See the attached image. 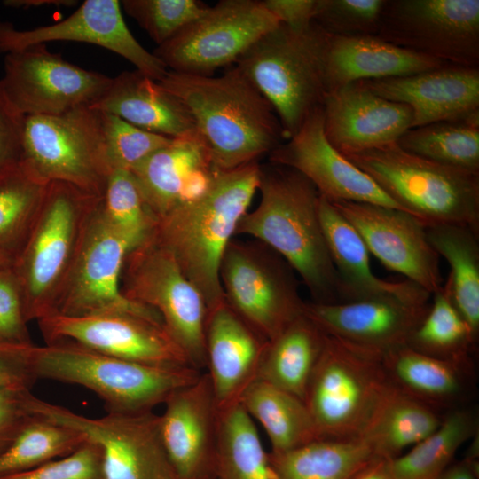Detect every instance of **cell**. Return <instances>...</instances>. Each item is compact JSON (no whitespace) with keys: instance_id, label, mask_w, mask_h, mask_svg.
<instances>
[{"instance_id":"obj_51","label":"cell","mask_w":479,"mask_h":479,"mask_svg":"<svg viewBox=\"0 0 479 479\" xmlns=\"http://www.w3.org/2000/svg\"><path fill=\"white\" fill-rule=\"evenodd\" d=\"M264 6L279 20L294 30L313 23L317 0H263Z\"/></svg>"},{"instance_id":"obj_53","label":"cell","mask_w":479,"mask_h":479,"mask_svg":"<svg viewBox=\"0 0 479 479\" xmlns=\"http://www.w3.org/2000/svg\"><path fill=\"white\" fill-rule=\"evenodd\" d=\"M351 479H394L390 459L377 458L358 471Z\"/></svg>"},{"instance_id":"obj_7","label":"cell","mask_w":479,"mask_h":479,"mask_svg":"<svg viewBox=\"0 0 479 479\" xmlns=\"http://www.w3.org/2000/svg\"><path fill=\"white\" fill-rule=\"evenodd\" d=\"M327 35L314 22L301 30L280 24L235 63L271 105L287 140L323 106L327 95Z\"/></svg>"},{"instance_id":"obj_42","label":"cell","mask_w":479,"mask_h":479,"mask_svg":"<svg viewBox=\"0 0 479 479\" xmlns=\"http://www.w3.org/2000/svg\"><path fill=\"white\" fill-rule=\"evenodd\" d=\"M99 209L128 252L151 240L157 220L130 171L114 170L107 178Z\"/></svg>"},{"instance_id":"obj_4","label":"cell","mask_w":479,"mask_h":479,"mask_svg":"<svg viewBox=\"0 0 479 479\" xmlns=\"http://www.w3.org/2000/svg\"><path fill=\"white\" fill-rule=\"evenodd\" d=\"M100 199L68 183H49L36 216L11 264L27 322L55 313Z\"/></svg>"},{"instance_id":"obj_46","label":"cell","mask_w":479,"mask_h":479,"mask_svg":"<svg viewBox=\"0 0 479 479\" xmlns=\"http://www.w3.org/2000/svg\"><path fill=\"white\" fill-rule=\"evenodd\" d=\"M0 479H103L100 447L86 441L73 453Z\"/></svg>"},{"instance_id":"obj_14","label":"cell","mask_w":479,"mask_h":479,"mask_svg":"<svg viewBox=\"0 0 479 479\" xmlns=\"http://www.w3.org/2000/svg\"><path fill=\"white\" fill-rule=\"evenodd\" d=\"M377 36L449 65L479 67V1L386 0Z\"/></svg>"},{"instance_id":"obj_50","label":"cell","mask_w":479,"mask_h":479,"mask_svg":"<svg viewBox=\"0 0 479 479\" xmlns=\"http://www.w3.org/2000/svg\"><path fill=\"white\" fill-rule=\"evenodd\" d=\"M27 346L0 344V389L31 390L36 379L27 364Z\"/></svg>"},{"instance_id":"obj_3","label":"cell","mask_w":479,"mask_h":479,"mask_svg":"<svg viewBox=\"0 0 479 479\" xmlns=\"http://www.w3.org/2000/svg\"><path fill=\"white\" fill-rule=\"evenodd\" d=\"M260 173L257 161L216 170L201 194L157 221L153 239L201 294L208 312L224 302L221 261L258 191Z\"/></svg>"},{"instance_id":"obj_29","label":"cell","mask_w":479,"mask_h":479,"mask_svg":"<svg viewBox=\"0 0 479 479\" xmlns=\"http://www.w3.org/2000/svg\"><path fill=\"white\" fill-rule=\"evenodd\" d=\"M327 35L325 59L327 94L360 81L407 76L449 65L377 35Z\"/></svg>"},{"instance_id":"obj_47","label":"cell","mask_w":479,"mask_h":479,"mask_svg":"<svg viewBox=\"0 0 479 479\" xmlns=\"http://www.w3.org/2000/svg\"><path fill=\"white\" fill-rule=\"evenodd\" d=\"M27 323L20 288L11 265L0 269V344H33Z\"/></svg>"},{"instance_id":"obj_15","label":"cell","mask_w":479,"mask_h":479,"mask_svg":"<svg viewBox=\"0 0 479 479\" xmlns=\"http://www.w3.org/2000/svg\"><path fill=\"white\" fill-rule=\"evenodd\" d=\"M112 77L76 66L38 44L4 55L0 82L24 115H56L90 106Z\"/></svg>"},{"instance_id":"obj_41","label":"cell","mask_w":479,"mask_h":479,"mask_svg":"<svg viewBox=\"0 0 479 479\" xmlns=\"http://www.w3.org/2000/svg\"><path fill=\"white\" fill-rule=\"evenodd\" d=\"M87 441L81 432L33 415L0 454V475L27 470L75 452Z\"/></svg>"},{"instance_id":"obj_55","label":"cell","mask_w":479,"mask_h":479,"mask_svg":"<svg viewBox=\"0 0 479 479\" xmlns=\"http://www.w3.org/2000/svg\"><path fill=\"white\" fill-rule=\"evenodd\" d=\"M12 258L7 253L0 250V269L8 267L12 264Z\"/></svg>"},{"instance_id":"obj_8","label":"cell","mask_w":479,"mask_h":479,"mask_svg":"<svg viewBox=\"0 0 479 479\" xmlns=\"http://www.w3.org/2000/svg\"><path fill=\"white\" fill-rule=\"evenodd\" d=\"M389 387L382 353L327 335L304 398L319 439L361 437Z\"/></svg>"},{"instance_id":"obj_33","label":"cell","mask_w":479,"mask_h":479,"mask_svg":"<svg viewBox=\"0 0 479 479\" xmlns=\"http://www.w3.org/2000/svg\"><path fill=\"white\" fill-rule=\"evenodd\" d=\"M444 415L389 385L361 437L378 458L393 459L434 432Z\"/></svg>"},{"instance_id":"obj_27","label":"cell","mask_w":479,"mask_h":479,"mask_svg":"<svg viewBox=\"0 0 479 479\" xmlns=\"http://www.w3.org/2000/svg\"><path fill=\"white\" fill-rule=\"evenodd\" d=\"M216 169L200 137L173 138L130 173L158 221L193 200L209 185Z\"/></svg>"},{"instance_id":"obj_22","label":"cell","mask_w":479,"mask_h":479,"mask_svg":"<svg viewBox=\"0 0 479 479\" xmlns=\"http://www.w3.org/2000/svg\"><path fill=\"white\" fill-rule=\"evenodd\" d=\"M322 109L326 137L342 154L396 143L412 124L407 105L383 98L361 82L329 92Z\"/></svg>"},{"instance_id":"obj_2","label":"cell","mask_w":479,"mask_h":479,"mask_svg":"<svg viewBox=\"0 0 479 479\" xmlns=\"http://www.w3.org/2000/svg\"><path fill=\"white\" fill-rule=\"evenodd\" d=\"M258 191V205L241 217L235 235L251 237L279 254L300 276L314 302H338V278L316 187L298 171L271 163L261 167Z\"/></svg>"},{"instance_id":"obj_10","label":"cell","mask_w":479,"mask_h":479,"mask_svg":"<svg viewBox=\"0 0 479 479\" xmlns=\"http://www.w3.org/2000/svg\"><path fill=\"white\" fill-rule=\"evenodd\" d=\"M20 161L45 180L101 197L110 174L102 113L80 106L56 115L25 116Z\"/></svg>"},{"instance_id":"obj_12","label":"cell","mask_w":479,"mask_h":479,"mask_svg":"<svg viewBox=\"0 0 479 479\" xmlns=\"http://www.w3.org/2000/svg\"><path fill=\"white\" fill-rule=\"evenodd\" d=\"M27 405L31 414L74 428L98 444L103 479H177L161 442L159 415L153 411L107 412L90 418L44 401L31 391Z\"/></svg>"},{"instance_id":"obj_24","label":"cell","mask_w":479,"mask_h":479,"mask_svg":"<svg viewBox=\"0 0 479 479\" xmlns=\"http://www.w3.org/2000/svg\"><path fill=\"white\" fill-rule=\"evenodd\" d=\"M429 303L395 298L348 302H305L304 314L327 335L365 349L385 353L405 345Z\"/></svg>"},{"instance_id":"obj_16","label":"cell","mask_w":479,"mask_h":479,"mask_svg":"<svg viewBox=\"0 0 479 479\" xmlns=\"http://www.w3.org/2000/svg\"><path fill=\"white\" fill-rule=\"evenodd\" d=\"M127 252L126 245L102 216L98 204L54 314L77 317L121 312L163 325L155 310L127 299L122 293L121 274Z\"/></svg>"},{"instance_id":"obj_34","label":"cell","mask_w":479,"mask_h":479,"mask_svg":"<svg viewBox=\"0 0 479 479\" xmlns=\"http://www.w3.org/2000/svg\"><path fill=\"white\" fill-rule=\"evenodd\" d=\"M377 458L362 437L318 439L285 452H269L272 479H351Z\"/></svg>"},{"instance_id":"obj_38","label":"cell","mask_w":479,"mask_h":479,"mask_svg":"<svg viewBox=\"0 0 479 479\" xmlns=\"http://www.w3.org/2000/svg\"><path fill=\"white\" fill-rule=\"evenodd\" d=\"M397 144L436 163L479 173V117L411 128Z\"/></svg>"},{"instance_id":"obj_20","label":"cell","mask_w":479,"mask_h":479,"mask_svg":"<svg viewBox=\"0 0 479 479\" xmlns=\"http://www.w3.org/2000/svg\"><path fill=\"white\" fill-rule=\"evenodd\" d=\"M269 160L272 164L298 171L332 202H363L402 210L366 173L329 143L324 130L322 106L305 120L294 135L275 148Z\"/></svg>"},{"instance_id":"obj_45","label":"cell","mask_w":479,"mask_h":479,"mask_svg":"<svg viewBox=\"0 0 479 479\" xmlns=\"http://www.w3.org/2000/svg\"><path fill=\"white\" fill-rule=\"evenodd\" d=\"M385 1L317 0L313 22L332 35H377Z\"/></svg>"},{"instance_id":"obj_13","label":"cell","mask_w":479,"mask_h":479,"mask_svg":"<svg viewBox=\"0 0 479 479\" xmlns=\"http://www.w3.org/2000/svg\"><path fill=\"white\" fill-rule=\"evenodd\" d=\"M279 25L263 0H221L153 53L169 71L213 75Z\"/></svg>"},{"instance_id":"obj_18","label":"cell","mask_w":479,"mask_h":479,"mask_svg":"<svg viewBox=\"0 0 479 479\" xmlns=\"http://www.w3.org/2000/svg\"><path fill=\"white\" fill-rule=\"evenodd\" d=\"M122 11L118 0H86L66 19L32 29H17L10 22L0 21V53L5 55L51 42L85 43L120 55L142 74L161 82L169 69L138 43Z\"/></svg>"},{"instance_id":"obj_25","label":"cell","mask_w":479,"mask_h":479,"mask_svg":"<svg viewBox=\"0 0 479 479\" xmlns=\"http://www.w3.org/2000/svg\"><path fill=\"white\" fill-rule=\"evenodd\" d=\"M268 341L225 302L208 312L206 369L219 411L240 404L257 379Z\"/></svg>"},{"instance_id":"obj_35","label":"cell","mask_w":479,"mask_h":479,"mask_svg":"<svg viewBox=\"0 0 479 479\" xmlns=\"http://www.w3.org/2000/svg\"><path fill=\"white\" fill-rule=\"evenodd\" d=\"M240 404L264 428L271 452H285L319 439L304 401L268 382L254 381Z\"/></svg>"},{"instance_id":"obj_31","label":"cell","mask_w":479,"mask_h":479,"mask_svg":"<svg viewBox=\"0 0 479 479\" xmlns=\"http://www.w3.org/2000/svg\"><path fill=\"white\" fill-rule=\"evenodd\" d=\"M327 334L304 313L268 342L257 379L304 401Z\"/></svg>"},{"instance_id":"obj_1","label":"cell","mask_w":479,"mask_h":479,"mask_svg":"<svg viewBox=\"0 0 479 479\" xmlns=\"http://www.w3.org/2000/svg\"><path fill=\"white\" fill-rule=\"evenodd\" d=\"M159 83L187 108L216 170L257 161L287 140L271 105L235 66L218 76L169 70Z\"/></svg>"},{"instance_id":"obj_19","label":"cell","mask_w":479,"mask_h":479,"mask_svg":"<svg viewBox=\"0 0 479 479\" xmlns=\"http://www.w3.org/2000/svg\"><path fill=\"white\" fill-rule=\"evenodd\" d=\"M332 203L356 229L369 253L388 269L405 276L430 294L443 287L439 255L428 241L426 227L417 218L375 204Z\"/></svg>"},{"instance_id":"obj_23","label":"cell","mask_w":479,"mask_h":479,"mask_svg":"<svg viewBox=\"0 0 479 479\" xmlns=\"http://www.w3.org/2000/svg\"><path fill=\"white\" fill-rule=\"evenodd\" d=\"M376 95L407 105L412 128L479 117V67L447 65L412 75L360 81Z\"/></svg>"},{"instance_id":"obj_49","label":"cell","mask_w":479,"mask_h":479,"mask_svg":"<svg viewBox=\"0 0 479 479\" xmlns=\"http://www.w3.org/2000/svg\"><path fill=\"white\" fill-rule=\"evenodd\" d=\"M29 389H0V454L33 417L27 405Z\"/></svg>"},{"instance_id":"obj_36","label":"cell","mask_w":479,"mask_h":479,"mask_svg":"<svg viewBox=\"0 0 479 479\" xmlns=\"http://www.w3.org/2000/svg\"><path fill=\"white\" fill-rule=\"evenodd\" d=\"M477 411L468 405L444 413L440 426L411 450L390 459L394 479H437L462 444L478 434Z\"/></svg>"},{"instance_id":"obj_9","label":"cell","mask_w":479,"mask_h":479,"mask_svg":"<svg viewBox=\"0 0 479 479\" xmlns=\"http://www.w3.org/2000/svg\"><path fill=\"white\" fill-rule=\"evenodd\" d=\"M294 270L275 251L255 240H232L219 278L226 303L268 342L304 313Z\"/></svg>"},{"instance_id":"obj_6","label":"cell","mask_w":479,"mask_h":479,"mask_svg":"<svg viewBox=\"0 0 479 479\" xmlns=\"http://www.w3.org/2000/svg\"><path fill=\"white\" fill-rule=\"evenodd\" d=\"M343 155L426 228L455 224L479 233V173L417 156L397 142Z\"/></svg>"},{"instance_id":"obj_32","label":"cell","mask_w":479,"mask_h":479,"mask_svg":"<svg viewBox=\"0 0 479 479\" xmlns=\"http://www.w3.org/2000/svg\"><path fill=\"white\" fill-rule=\"evenodd\" d=\"M426 229L429 243L450 266V273L443 287L478 342V233L468 227L455 224H438Z\"/></svg>"},{"instance_id":"obj_28","label":"cell","mask_w":479,"mask_h":479,"mask_svg":"<svg viewBox=\"0 0 479 479\" xmlns=\"http://www.w3.org/2000/svg\"><path fill=\"white\" fill-rule=\"evenodd\" d=\"M389 385L441 413L468 405L476 389L475 361L447 360L407 344L382 354Z\"/></svg>"},{"instance_id":"obj_48","label":"cell","mask_w":479,"mask_h":479,"mask_svg":"<svg viewBox=\"0 0 479 479\" xmlns=\"http://www.w3.org/2000/svg\"><path fill=\"white\" fill-rule=\"evenodd\" d=\"M24 122L0 82V172L20 161Z\"/></svg>"},{"instance_id":"obj_52","label":"cell","mask_w":479,"mask_h":479,"mask_svg":"<svg viewBox=\"0 0 479 479\" xmlns=\"http://www.w3.org/2000/svg\"><path fill=\"white\" fill-rule=\"evenodd\" d=\"M437 479H478V462H471L466 459L452 462Z\"/></svg>"},{"instance_id":"obj_54","label":"cell","mask_w":479,"mask_h":479,"mask_svg":"<svg viewBox=\"0 0 479 479\" xmlns=\"http://www.w3.org/2000/svg\"><path fill=\"white\" fill-rule=\"evenodd\" d=\"M74 0H5L3 4L11 8L29 9L41 6H74Z\"/></svg>"},{"instance_id":"obj_17","label":"cell","mask_w":479,"mask_h":479,"mask_svg":"<svg viewBox=\"0 0 479 479\" xmlns=\"http://www.w3.org/2000/svg\"><path fill=\"white\" fill-rule=\"evenodd\" d=\"M37 323L46 343L69 341L129 361L192 366L163 325L139 316L121 312L77 317L52 314Z\"/></svg>"},{"instance_id":"obj_39","label":"cell","mask_w":479,"mask_h":479,"mask_svg":"<svg viewBox=\"0 0 479 479\" xmlns=\"http://www.w3.org/2000/svg\"><path fill=\"white\" fill-rule=\"evenodd\" d=\"M49 183L22 161L0 172V250L12 258L36 216Z\"/></svg>"},{"instance_id":"obj_11","label":"cell","mask_w":479,"mask_h":479,"mask_svg":"<svg viewBox=\"0 0 479 479\" xmlns=\"http://www.w3.org/2000/svg\"><path fill=\"white\" fill-rule=\"evenodd\" d=\"M120 286L127 299L160 315L192 367L200 371L206 368L207 305L171 254L153 236L127 252Z\"/></svg>"},{"instance_id":"obj_30","label":"cell","mask_w":479,"mask_h":479,"mask_svg":"<svg viewBox=\"0 0 479 479\" xmlns=\"http://www.w3.org/2000/svg\"><path fill=\"white\" fill-rule=\"evenodd\" d=\"M90 107L170 138L199 137L185 106L159 82L137 69L113 77Z\"/></svg>"},{"instance_id":"obj_37","label":"cell","mask_w":479,"mask_h":479,"mask_svg":"<svg viewBox=\"0 0 479 479\" xmlns=\"http://www.w3.org/2000/svg\"><path fill=\"white\" fill-rule=\"evenodd\" d=\"M215 479H272L254 420L240 404L219 412Z\"/></svg>"},{"instance_id":"obj_5","label":"cell","mask_w":479,"mask_h":479,"mask_svg":"<svg viewBox=\"0 0 479 479\" xmlns=\"http://www.w3.org/2000/svg\"><path fill=\"white\" fill-rule=\"evenodd\" d=\"M26 357L36 381L82 386L104 401L107 412H114L153 411L202 373L192 366H159L121 359L69 341L27 345Z\"/></svg>"},{"instance_id":"obj_44","label":"cell","mask_w":479,"mask_h":479,"mask_svg":"<svg viewBox=\"0 0 479 479\" xmlns=\"http://www.w3.org/2000/svg\"><path fill=\"white\" fill-rule=\"evenodd\" d=\"M121 6L158 46L173 38L208 9L196 0H124Z\"/></svg>"},{"instance_id":"obj_21","label":"cell","mask_w":479,"mask_h":479,"mask_svg":"<svg viewBox=\"0 0 479 479\" xmlns=\"http://www.w3.org/2000/svg\"><path fill=\"white\" fill-rule=\"evenodd\" d=\"M159 415L161 442L177 479H215L219 409L202 373L165 401Z\"/></svg>"},{"instance_id":"obj_26","label":"cell","mask_w":479,"mask_h":479,"mask_svg":"<svg viewBox=\"0 0 479 479\" xmlns=\"http://www.w3.org/2000/svg\"><path fill=\"white\" fill-rule=\"evenodd\" d=\"M319 218L339 284V302L395 298L408 302H428L429 293L405 280L378 278L371 269L369 251L361 236L327 199L319 197Z\"/></svg>"},{"instance_id":"obj_40","label":"cell","mask_w":479,"mask_h":479,"mask_svg":"<svg viewBox=\"0 0 479 479\" xmlns=\"http://www.w3.org/2000/svg\"><path fill=\"white\" fill-rule=\"evenodd\" d=\"M432 303L408 340L412 349L437 358L471 361L477 341L444 287L431 294Z\"/></svg>"},{"instance_id":"obj_43","label":"cell","mask_w":479,"mask_h":479,"mask_svg":"<svg viewBox=\"0 0 479 479\" xmlns=\"http://www.w3.org/2000/svg\"><path fill=\"white\" fill-rule=\"evenodd\" d=\"M101 113L106 156L111 172H130L173 139L140 129L116 115Z\"/></svg>"}]
</instances>
